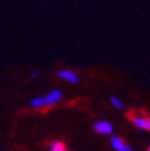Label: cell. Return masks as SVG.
Masks as SVG:
<instances>
[{"mask_svg": "<svg viewBox=\"0 0 150 151\" xmlns=\"http://www.w3.org/2000/svg\"><path fill=\"white\" fill-rule=\"evenodd\" d=\"M39 70H34V72H31L30 73V78L31 80H35V78H38V76H39Z\"/></svg>", "mask_w": 150, "mask_h": 151, "instance_id": "obj_8", "label": "cell"}, {"mask_svg": "<svg viewBox=\"0 0 150 151\" xmlns=\"http://www.w3.org/2000/svg\"><path fill=\"white\" fill-rule=\"evenodd\" d=\"M56 76L58 80L66 82V84H70V85H76V84H78V81H80V77H78L77 73L72 69H66V68L58 69L56 73Z\"/></svg>", "mask_w": 150, "mask_h": 151, "instance_id": "obj_3", "label": "cell"}, {"mask_svg": "<svg viewBox=\"0 0 150 151\" xmlns=\"http://www.w3.org/2000/svg\"><path fill=\"white\" fill-rule=\"evenodd\" d=\"M66 150L65 145H64L61 140H54L51 142V145H50V150L49 151H64Z\"/></svg>", "mask_w": 150, "mask_h": 151, "instance_id": "obj_7", "label": "cell"}, {"mask_svg": "<svg viewBox=\"0 0 150 151\" xmlns=\"http://www.w3.org/2000/svg\"><path fill=\"white\" fill-rule=\"evenodd\" d=\"M109 146L114 151H134L130 146L119 136H111L109 138Z\"/></svg>", "mask_w": 150, "mask_h": 151, "instance_id": "obj_5", "label": "cell"}, {"mask_svg": "<svg viewBox=\"0 0 150 151\" xmlns=\"http://www.w3.org/2000/svg\"><path fill=\"white\" fill-rule=\"evenodd\" d=\"M93 131L99 135H104V136H111L114 131V126L108 120H97L93 123Z\"/></svg>", "mask_w": 150, "mask_h": 151, "instance_id": "obj_4", "label": "cell"}, {"mask_svg": "<svg viewBox=\"0 0 150 151\" xmlns=\"http://www.w3.org/2000/svg\"><path fill=\"white\" fill-rule=\"evenodd\" d=\"M147 151H150V146H149V147H147Z\"/></svg>", "mask_w": 150, "mask_h": 151, "instance_id": "obj_9", "label": "cell"}, {"mask_svg": "<svg viewBox=\"0 0 150 151\" xmlns=\"http://www.w3.org/2000/svg\"><path fill=\"white\" fill-rule=\"evenodd\" d=\"M64 99V93L59 89H51L47 93L41 94V96H35L30 100V108L35 111H42L51 108L57 104H59Z\"/></svg>", "mask_w": 150, "mask_h": 151, "instance_id": "obj_1", "label": "cell"}, {"mask_svg": "<svg viewBox=\"0 0 150 151\" xmlns=\"http://www.w3.org/2000/svg\"><path fill=\"white\" fill-rule=\"evenodd\" d=\"M130 120H131L133 126L137 129L141 131H150V116L145 115L142 112H133L130 115Z\"/></svg>", "mask_w": 150, "mask_h": 151, "instance_id": "obj_2", "label": "cell"}, {"mask_svg": "<svg viewBox=\"0 0 150 151\" xmlns=\"http://www.w3.org/2000/svg\"><path fill=\"white\" fill-rule=\"evenodd\" d=\"M109 105L118 111L125 109V104H123V101L120 100L118 96H111V97H109Z\"/></svg>", "mask_w": 150, "mask_h": 151, "instance_id": "obj_6", "label": "cell"}]
</instances>
